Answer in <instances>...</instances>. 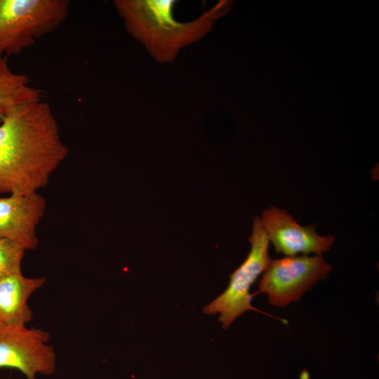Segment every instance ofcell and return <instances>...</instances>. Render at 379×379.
<instances>
[{"instance_id":"6da1fadb","label":"cell","mask_w":379,"mask_h":379,"mask_svg":"<svg viewBox=\"0 0 379 379\" xmlns=\"http://www.w3.org/2000/svg\"><path fill=\"white\" fill-rule=\"evenodd\" d=\"M67 154L48 103L40 100L14 107L0 125V194L37 192Z\"/></svg>"},{"instance_id":"7a4b0ae2","label":"cell","mask_w":379,"mask_h":379,"mask_svg":"<svg viewBox=\"0 0 379 379\" xmlns=\"http://www.w3.org/2000/svg\"><path fill=\"white\" fill-rule=\"evenodd\" d=\"M172 0H117L114 1L126 30L160 62L173 61L184 47L200 40L230 8L221 1L196 20L177 21Z\"/></svg>"},{"instance_id":"3957f363","label":"cell","mask_w":379,"mask_h":379,"mask_svg":"<svg viewBox=\"0 0 379 379\" xmlns=\"http://www.w3.org/2000/svg\"><path fill=\"white\" fill-rule=\"evenodd\" d=\"M67 0H0V55L20 54L66 19Z\"/></svg>"},{"instance_id":"277c9868","label":"cell","mask_w":379,"mask_h":379,"mask_svg":"<svg viewBox=\"0 0 379 379\" xmlns=\"http://www.w3.org/2000/svg\"><path fill=\"white\" fill-rule=\"evenodd\" d=\"M251 247L241 265L230 274L226 290L211 302L205 306L203 312L207 314H220L218 321L227 328L240 315L248 310H254L270 316L284 324L287 321L262 310L251 304L253 298L250 294L251 286L268 267L271 259L268 254L270 241L261 225L260 217L253 222L252 233L248 239Z\"/></svg>"},{"instance_id":"5b68a950","label":"cell","mask_w":379,"mask_h":379,"mask_svg":"<svg viewBox=\"0 0 379 379\" xmlns=\"http://www.w3.org/2000/svg\"><path fill=\"white\" fill-rule=\"evenodd\" d=\"M331 270L332 266L319 255L271 260L253 295L266 293L271 305L284 307L298 301L314 285L326 279Z\"/></svg>"},{"instance_id":"8992f818","label":"cell","mask_w":379,"mask_h":379,"mask_svg":"<svg viewBox=\"0 0 379 379\" xmlns=\"http://www.w3.org/2000/svg\"><path fill=\"white\" fill-rule=\"evenodd\" d=\"M49 340V333L41 328L0 324V368L17 369L27 379L52 375L56 354Z\"/></svg>"},{"instance_id":"52a82bcc","label":"cell","mask_w":379,"mask_h":379,"mask_svg":"<svg viewBox=\"0 0 379 379\" xmlns=\"http://www.w3.org/2000/svg\"><path fill=\"white\" fill-rule=\"evenodd\" d=\"M260 219L276 251L286 256L312 253L321 255L335 241L334 235L320 236L315 231V225L301 226L286 210L274 206L265 210Z\"/></svg>"},{"instance_id":"ba28073f","label":"cell","mask_w":379,"mask_h":379,"mask_svg":"<svg viewBox=\"0 0 379 379\" xmlns=\"http://www.w3.org/2000/svg\"><path fill=\"white\" fill-rule=\"evenodd\" d=\"M46 201L37 192L0 197V239L11 241L25 251L37 248L36 226Z\"/></svg>"},{"instance_id":"9c48e42d","label":"cell","mask_w":379,"mask_h":379,"mask_svg":"<svg viewBox=\"0 0 379 379\" xmlns=\"http://www.w3.org/2000/svg\"><path fill=\"white\" fill-rule=\"evenodd\" d=\"M46 281L44 277L29 278L22 272L0 280V324L25 325L33 313L27 300Z\"/></svg>"},{"instance_id":"30bf717a","label":"cell","mask_w":379,"mask_h":379,"mask_svg":"<svg viewBox=\"0 0 379 379\" xmlns=\"http://www.w3.org/2000/svg\"><path fill=\"white\" fill-rule=\"evenodd\" d=\"M40 100V90L30 85L27 76L12 71L7 57L0 55V122L14 107Z\"/></svg>"},{"instance_id":"8fae6325","label":"cell","mask_w":379,"mask_h":379,"mask_svg":"<svg viewBox=\"0 0 379 379\" xmlns=\"http://www.w3.org/2000/svg\"><path fill=\"white\" fill-rule=\"evenodd\" d=\"M25 250L18 244L0 239V280L21 272V262Z\"/></svg>"},{"instance_id":"7c38bea8","label":"cell","mask_w":379,"mask_h":379,"mask_svg":"<svg viewBox=\"0 0 379 379\" xmlns=\"http://www.w3.org/2000/svg\"><path fill=\"white\" fill-rule=\"evenodd\" d=\"M300 379H310V374L306 369L302 371L300 375Z\"/></svg>"}]
</instances>
